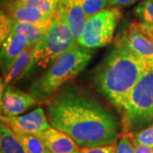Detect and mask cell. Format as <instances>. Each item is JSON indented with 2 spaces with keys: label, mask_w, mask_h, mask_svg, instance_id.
Listing matches in <instances>:
<instances>
[{
  "label": "cell",
  "mask_w": 153,
  "mask_h": 153,
  "mask_svg": "<svg viewBox=\"0 0 153 153\" xmlns=\"http://www.w3.org/2000/svg\"><path fill=\"white\" fill-rule=\"evenodd\" d=\"M52 127L65 132L81 148L117 143L119 122L94 95L75 84H67L45 102Z\"/></svg>",
  "instance_id": "1"
},
{
  "label": "cell",
  "mask_w": 153,
  "mask_h": 153,
  "mask_svg": "<svg viewBox=\"0 0 153 153\" xmlns=\"http://www.w3.org/2000/svg\"><path fill=\"white\" fill-rule=\"evenodd\" d=\"M147 63L148 60L129 49L115 44L94 70V86L111 104L122 111Z\"/></svg>",
  "instance_id": "2"
},
{
  "label": "cell",
  "mask_w": 153,
  "mask_h": 153,
  "mask_svg": "<svg viewBox=\"0 0 153 153\" xmlns=\"http://www.w3.org/2000/svg\"><path fill=\"white\" fill-rule=\"evenodd\" d=\"M92 55V49L76 44L54 60L49 70L33 82L30 94L39 103H45L87 66Z\"/></svg>",
  "instance_id": "3"
},
{
  "label": "cell",
  "mask_w": 153,
  "mask_h": 153,
  "mask_svg": "<svg viewBox=\"0 0 153 153\" xmlns=\"http://www.w3.org/2000/svg\"><path fill=\"white\" fill-rule=\"evenodd\" d=\"M122 112L123 131L134 134L153 123V61H148Z\"/></svg>",
  "instance_id": "4"
},
{
  "label": "cell",
  "mask_w": 153,
  "mask_h": 153,
  "mask_svg": "<svg viewBox=\"0 0 153 153\" xmlns=\"http://www.w3.org/2000/svg\"><path fill=\"white\" fill-rule=\"evenodd\" d=\"M76 44L77 42L60 4L45 36L35 47L33 62L40 67L46 68L50 62Z\"/></svg>",
  "instance_id": "5"
},
{
  "label": "cell",
  "mask_w": 153,
  "mask_h": 153,
  "mask_svg": "<svg viewBox=\"0 0 153 153\" xmlns=\"http://www.w3.org/2000/svg\"><path fill=\"white\" fill-rule=\"evenodd\" d=\"M121 16L122 10L119 7H108L88 18L77 44L90 49L111 44Z\"/></svg>",
  "instance_id": "6"
},
{
  "label": "cell",
  "mask_w": 153,
  "mask_h": 153,
  "mask_svg": "<svg viewBox=\"0 0 153 153\" xmlns=\"http://www.w3.org/2000/svg\"><path fill=\"white\" fill-rule=\"evenodd\" d=\"M115 44L124 46L148 61H153V27L144 22H132L117 37Z\"/></svg>",
  "instance_id": "7"
},
{
  "label": "cell",
  "mask_w": 153,
  "mask_h": 153,
  "mask_svg": "<svg viewBox=\"0 0 153 153\" xmlns=\"http://www.w3.org/2000/svg\"><path fill=\"white\" fill-rule=\"evenodd\" d=\"M1 123H5L14 132H21L38 137L40 134L52 127L47 115L41 107H38L27 114L16 117L1 116Z\"/></svg>",
  "instance_id": "8"
},
{
  "label": "cell",
  "mask_w": 153,
  "mask_h": 153,
  "mask_svg": "<svg viewBox=\"0 0 153 153\" xmlns=\"http://www.w3.org/2000/svg\"><path fill=\"white\" fill-rule=\"evenodd\" d=\"M1 95V112L2 116L5 117L20 116L39 103L32 94L23 92L10 85Z\"/></svg>",
  "instance_id": "9"
},
{
  "label": "cell",
  "mask_w": 153,
  "mask_h": 153,
  "mask_svg": "<svg viewBox=\"0 0 153 153\" xmlns=\"http://www.w3.org/2000/svg\"><path fill=\"white\" fill-rule=\"evenodd\" d=\"M11 19L22 23L49 27L55 15H47L33 8L19 5L14 2L3 4V10Z\"/></svg>",
  "instance_id": "10"
},
{
  "label": "cell",
  "mask_w": 153,
  "mask_h": 153,
  "mask_svg": "<svg viewBox=\"0 0 153 153\" xmlns=\"http://www.w3.org/2000/svg\"><path fill=\"white\" fill-rule=\"evenodd\" d=\"M38 137L50 152L72 153L81 150L71 136L54 127H50Z\"/></svg>",
  "instance_id": "11"
},
{
  "label": "cell",
  "mask_w": 153,
  "mask_h": 153,
  "mask_svg": "<svg viewBox=\"0 0 153 153\" xmlns=\"http://www.w3.org/2000/svg\"><path fill=\"white\" fill-rule=\"evenodd\" d=\"M29 46L26 38L11 33L5 40L1 43V71L4 76L16 61L20 55Z\"/></svg>",
  "instance_id": "12"
},
{
  "label": "cell",
  "mask_w": 153,
  "mask_h": 153,
  "mask_svg": "<svg viewBox=\"0 0 153 153\" xmlns=\"http://www.w3.org/2000/svg\"><path fill=\"white\" fill-rule=\"evenodd\" d=\"M60 6L66 15L67 23L74 38L78 42L87 22L82 0H60Z\"/></svg>",
  "instance_id": "13"
},
{
  "label": "cell",
  "mask_w": 153,
  "mask_h": 153,
  "mask_svg": "<svg viewBox=\"0 0 153 153\" xmlns=\"http://www.w3.org/2000/svg\"><path fill=\"white\" fill-rule=\"evenodd\" d=\"M35 47L36 46L29 45L26 50L20 55L16 61L13 64L7 74L4 76L1 82V94L4 93L6 88L10 86L11 82L18 79L30 67V65L33 60V53Z\"/></svg>",
  "instance_id": "14"
},
{
  "label": "cell",
  "mask_w": 153,
  "mask_h": 153,
  "mask_svg": "<svg viewBox=\"0 0 153 153\" xmlns=\"http://www.w3.org/2000/svg\"><path fill=\"white\" fill-rule=\"evenodd\" d=\"M49 29V27L38 26L28 23H22L12 19L11 33L18 34L27 39L29 45L36 46L43 39Z\"/></svg>",
  "instance_id": "15"
},
{
  "label": "cell",
  "mask_w": 153,
  "mask_h": 153,
  "mask_svg": "<svg viewBox=\"0 0 153 153\" xmlns=\"http://www.w3.org/2000/svg\"><path fill=\"white\" fill-rule=\"evenodd\" d=\"M0 153H28L13 129L4 123L0 125Z\"/></svg>",
  "instance_id": "16"
},
{
  "label": "cell",
  "mask_w": 153,
  "mask_h": 153,
  "mask_svg": "<svg viewBox=\"0 0 153 153\" xmlns=\"http://www.w3.org/2000/svg\"><path fill=\"white\" fill-rule=\"evenodd\" d=\"M15 4L33 8L47 15H55L60 4V0H15Z\"/></svg>",
  "instance_id": "17"
},
{
  "label": "cell",
  "mask_w": 153,
  "mask_h": 153,
  "mask_svg": "<svg viewBox=\"0 0 153 153\" xmlns=\"http://www.w3.org/2000/svg\"><path fill=\"white\" fill-rule=\"evenodd\" d=\"M17 139L22 143L28 153H48L49 150L46 148L44 142L38 137L24 134L21 132H15Z\"/></svg>",
  "instance_id": "18"
},
{
  "label": "cell",
  "mask_w": 153,
  "mask_h": 153,
  "mask_svg": "<svg viewBox=\"0 0 153 153\" xmlns=\"http://www.w3.org/2000/svg\"><path fill=\"white\" fill-rule=\"evenodd\" d=\"M134 15L140 22L153 27V0H143L134 9Z\"/></svg>",
  "instance_id": "19"
},
{
  "label": "cell",
  "mask_w": 153,
  "mask_h": 153,
  "mask_svg": "<svg viewBox=\"0 0 153 153\" xmlns=\"http://www.w3.org/2000/svg\"><path fill=\"white\" fill-rule=\"evenodd\" d=\"M133 134L130 132L123 130L117 144V153H134L135 145Z\"/></svg>",
  "instance_id": "20"
},
{
  "label": "cell",
  "mask_w": 153,
  "mask_h": 153,
  "mask_svg": "<svg viewBox=\"0 0 153 153\" xmlns=\"http://www.w3.org/2000/svg\"><path fill=\"white\" fill-rule=\"evenodd\" d=\"M82 4L87 19L110 7L108 0H82Z\"/></svg>",
  "instance_id": "21"
},
{
  "label": "cell",
  "mask_w": 153,
  "mask_h": 153,
  "mask_svg": "<svg viewBox=\"0 0 153 153\" xmlns=\"http://www.w3.org/2000/svg\"><path fill=\"white\" fill-rule=\"evenodd\" d=\"M134 145H144L153 148V123L138 131L134 135Z\"/></svg>",
  "instance_id": "22"
},
{
  "label": "cell",
  "mask_w": 153,
  "mask_h": 153,
  "mask_svg": "<svg viewBox=\"0 0 153 153\" xmlns=\"http://www.w3.org/2000/svg\"><path fill=\"white\" fill-rule=\"evenodd\" d=\"M12 31V19L4 11H1L0 16V41L3 43Z\"/></svg>",
  "instance_id": "23"
},
{
  "label": "cell",
  "mask_w": 153,
  "mask_h": 153,
  "mask_svg": "<svg viewBox=\"0 0 153 153\" xmlns=\"http://www.w3.org/2000/svg\"><path fill=\"white\" fill-rule=\"evenodd\" d=\"M81 153H117V143L101 146L82 148Z\"/></svg>",
  "instance_id": "24"
},
{
  "label": "cell",
  "mask_w": 153,
  "mask_h": 153,
  "mask_svg": "<svg viewBox=\"0 0 153 153\" xmlns=\"http://www.w3.org/2000/svg\"><path fill=\"white\" fill-rule=\"evenodd\" d=\"M138 0H108L110 7H127L133 5Z\"/></svg>",
  "instance_id": "25"
},
{
  "label": "cell",
  "mask_w": 153,
  "mask_h": 153,
  "mask_svg": "<svg viewBox=\"0 0 153 153\" xmlns=\"http://www.w3.org/2000/svg\"><path fill=\"white\" fill-rule=\"evenodd\" d=\"M13 1H15V0H1V4H2V5H3V4H4L10 3V2H13Z\"/></svg>",
  "instance_id": "26"
},
{
  "label": "cell",
  "mask_w": 153,
  "mask_h": 153,
  "mask_svg": "<svg viewBox=\"0 0 153 153\" xmlns=\"http://www.w3.org/2000/svg\"><path fill=\"white\" fill-rule=\"evenodd\" d=\"M48 153H53V152H50L49 151V152ZM72 153H81V150H80V151H78V152H72Z\"/></svg>",
  "instance_id": "27"
}]
</instances>
